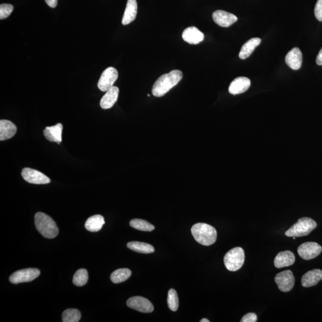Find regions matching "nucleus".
I'll use <instances>...</instances> for the list:
<instances>
[{
	"label": "nucleus",
	"instance_id": "nucleus-1",
	"mask_svg": "<svg viewBox=\"0 0 322 322\" xmlns=\"http://www.w3.org/2000/svg\"><path fill=\"white\" fill-rule=\"evenodd\" d=\"M183 78V72L179 70H173L168 74H163L158 79L152 87V94L157 98L166 95Z\"/></svg>",
	"mask_w": 322,
	"mask_h": 322
},
{
	"label": "nucleus",
	"instance_id": "nucleus-2",
	"mask_svg": "<svg viewBox=\"0 0 322 322\" xmlns=\"http://www.w3.org/2000/svg\"><path fill=\"white\" fill-rule=\"evenodd\" d=\"M191 232L195 241L204 246L215 244L217 237V232L215 227L203 222L193 225Z\"/></svg>",
	"mask_w": 322,
	"mask_h": 322
},
{
	"label": "nucleus",
	"instance_id": "nucleus-3",
	"mask_svg": "<svg viewBox=\"0 0 322 322\" xmlns=\"http://www.w3.org/2000/svg\"><path fill=\"white\" fill-rule=\"evenodd\" d=\"M35 225L37 229L46 238L54 239L58 235L56 224L51 216L43 213L35 215Z\"/></svg>",
	"mask_w": 322,
	"mask_h": 322
},
{
	"label": "nucleus",
	"instance_id": "nucleus-4",
	"mask_svg": "<svg viewBox=\"0 0 322 322\" xmlns=\"http://www.w3.org/2000/svg\"><path fill=\"white\" fill-rule=\"evenodd\" d=\"M316 227L317 224L313 219L309 217L301 218L286 231L285 235L288 237H295V238L307 236Z\"/></svg>",
	"mask_w": 322,
	"mask_h": 322
},
{
	"label": "nucleus",
	"instance_id": "nucleus-5",
	"mask_svg": "<svg viewBox=\"0 0 322 322\" xmlns=\"http://www.w3.org/2000/svg\"><path fill=\"white\" fill-rule=\"evenodd\" d=\"M245 262L244 251L241 247L230 250L225 255L224 263L225 268L230 271H236L242 267Z\"/></svg>",
	"mask_w": 322,
	"mask_h": 322
},
{
	"label": "nucleus",
	"instance_id": "nucleus-6",
	"mask_svg": "<svg viewBox=\"0 0 322 322\" xmlns=\"http://www.w3.org/2000/svg\"><path fill=\"white\" fill-rule=\"evenodd\" d=\"M40 274V271L36 268L23 269V270L16 271L11 274L9 280L13 284L29 282L36 279Z\"/></svg>",
	"mask_w": 322,
	"mask_h": 322
},
{
	"label": "nucleus",
	"instance_id": "nucleus-7",
	"mask_svg": "<svg viewBox=\"0 0 322 322\" xmlns=\"http://www.w3.org/2000/svg\"><path fill=\"white\" fill-rule=\"evenodd\" d=\"M118 77V71L113 67L105 69L98 82V87L102 92H107L112 87Z\"/></svg>",
	"mask_w": 322,
	"mask_h": 322
},
{
	"label": "nucleus",
	"instance_id": "nucleus-8",
	"mask_svg": "<svg viewBox=\"0 0 322 322\" xmlns=\"http://www.w3.org/2000/svg\"><path fill=\"white\" fill-rule=\"evenodd\" d=\"M322 251L321 246L316 242H306L298 248V253L303 259L309 260L317 257Z\"/></svg>",
	"mask_w": 322,
	"mask_h": 322
},
{
	"label": "nucleus",
	"instance_id": "nucleus-9",
	"mask_svg": "<svg viewBox=\"0 0 322 322\" xmlns=\"http://www.w3.org/2000/svg\"><path fill=\"white\" fill-rule=\"evenodd\" d=\"M274 279L278 288L284 292L291 291L294 286L295 277L291 270L280 272L276 274Z\"/></svg>",
	"mask_w": 322,
	"mask_h": 322
},
{
	"label": "nucleus",
	"instance_id": "nucleus-10",
	"mask_svg": "<svg viewBox=\"0 0 322 322\" xmlns=\"http://www.w3.org/2000/svg\"><path fill=\"white\" fill-rule=\"evenodd\" d=\"M22 176L26 181L31 184H45L51 183V179L36 169L25 168L22 169Z\"/></svg>",
	"mask_w": 322,
	"mask_h": 322
},
{
	"label": "nucleus",
	"instance_id": "nucleus-11",
	"mask_svg": "<svg viewBox=\"0 0 322 322\" xmlns=\"http://www.w3.org/2000/svg\"><path fill=\"white\" fill-rule=\"evenodd\" d=\"M127 304L130 308L142 313H151L154 309L151 301L142 297H133L129 298Z\"/></svg>",
	"mask_w": 322,
	"mask_h": 322
},
{
	"label": "nucleus",
	"instance_id": "nucleus-12",
	"mask_svg": "<svg viewBox=\"0 0 322 322\" xmlns=\"http://www.w3.org/2000/svg\"><path fill=\"white\" fill-rule=\"evenodd\" d=\"M213 19L216 24L221 27H229L238 20V17L233 14L223 10H216L213 14Z\"/></svg>",
	"mask_w": 322,
	"mask_h": 322
},
{
	"label": "nucleus",
	"instance_id": "nucleus-13",
	"mask_svg": "<svg viewBox=\"0 0 322 322\" xmlns=\"http://www.w3.org/2000/svg\"><path fill=\"white\" fill-rule=\"evenodd\" d=\"M182 38L184 42L190 45H196L204 40V34L195 26L187 28L183 32Z\"/></svg>",
	"mask_w": 322,
	"mask_h": 322
},
{
	"label": "nucleus",
	"instance_id": "nucleus-14",
	"mask_svg": "<svg viewBox=\"0 0 322 322\" xmlns=\"http://www.w3.org/2000/svg\"><path fill=\"white\" fill-rule=\"evenodd\" d=\"M251 86V81L247 77H238L231 83L229 87V92L231 95H239L247 92Z\"/></svg>",
	"mask_w": 322,
	"mask_h": 322
},
{
	"label": "nucleus",
	"instance_id": "nucleus-15",
	"mask_svg": "<svg viewBox=\"0 0 322 322\" xmlns=\"http://www.w3.org/2000/svg\"><path fill=\"white\" fill-rule=\"evenodd\" d=\"M302 60V53L297 48L292 49L285 57V62L287 65L293 70H298L301 68Z\"/></svg>",
	"mask_w": 322,
	"mask_h": 322
},
{
	"label": "nucleus",
	"instance_id": "nucleus-16",
	"mask_svg": "<svg viewBox=\"0 0 322 322\" xmlns=\"http://www.w3.org/2000/svg\"><path fill=\"white\" fill-rule=\"evenodd\" d=\"M295 261L294 254L289 251L280 252L275 257L274 265L275 267L280 268L288 267L294 264Z\"/></svg>",
	"mask_w": 322,
	"mask_h": 322
},
{
	"label": "nucleus",
	"instance_id": "nucleus-17",
	"mask_svg": "<svg viewBox=\"0 0 322 322\" xmlns=\"http://www.w3.org/2000/svg\"><path fill=\"white\" fill-rule=\"evenodd\" d=\"M119 89L113 86L107 91V93L103 96L101 101V107L102 109H107L112 107L116 101H118Z\"/></svg>",
	"mask_w": 322,
	"mask_h": 322
},
{
	"label": "nucleus",
	"instance_id": "nucleus-18",
	"mask_svg": "<svg viewBox=\"0 0 322 322\" xmlns=\"http://www.w3.org/2000/svg\"><path fill=\"white\" fill-rule=\"evenodd\" d=\"M17 127L12 122L8 120L1 119L0 121V140L4 141L10 139L15 135Z\"/></svg>",
	"mask_w": 322,
	"mask_h": 322
},
{
	"label": "nucleus",
	"instance_id": "nucleus-19",
	"mask_svg": "<svg viewBox=\"0 0 322 322\" xmlns=\"http://www.w3.org/2000/svg\"><path fill=\"white\" fill-rule=\"evenodd\" d=\"M62 130V124L58 123L57 124L52 126V127H47L44 130V135L49 141L55 142L59 145L61 142Z\"/></svg>",
	"mask_w": 322,
	"mask_h": 322
},
{
	"label": "nucleus",
	"instance_id": "nucleus-20",
	"mask_svg": "<svg viewBox=\"0 0 322 322\" xmlns=\"http://www.w3.org/2000/svg\"><path fill=\"white\" fill-rule=\"evenodd\" d=\"M322 279V270L320 269H315L307 272L301 279V284L303 286L311 287L317 285Z\"/></svg>",
	"mask_w": 322,
	"mask_h": 322
},
{
	"label": "nucleus",
	"instance_id": "nucleus-21",
	"mask_svg": "<svg viewBox=\"0 0 322 322\" xmlns=\"http://www.w3.org/2000/svg\"><path fill=\"white\" fill-rule=\"evenodd\" d=\"M137 14L136 0H128L124 15L122 20V25H127L135 20Z\"/></svg>",
	"mask_w": 322,
	"mask_h": 322
},
{
	"label": "nucleus",
	"instance_id": "nucleus-22",
	"mask_svg": "<svg viewBox=\"0 0 322 322\" xmlns=\"http://www.w3.org/2000/svg\"><path fill=\"white\" fill-rule=\"evenodd\" d=\"M262 40L259 38H253L242 46L239 56L241 59L244 60L250 56L254 51L255 49L261 43Z\"/></svg>",
	"mask_w": 322,
	"mask_h": 322
},
{
	"label": "nucleus",
	"instance_id": "nucleus-23",
	"mask_svg": "<svg viewBox=\"0 0 322 322\" xmlns=\"http://www.w3.org/2000/svg\"><path fill=\"white\" fill-rule=\"evenodd\" d=\"M105 223V221L103 216L95 215L87 219L86 223H85V227L90 232H97L102 229Z\"/></svg>",
	"mask_w": 322,
	"mask_h": 322
},
{
	"label": "nucleus",
	"instance_id": "nucleus-24",
	"mask_svg": "<svg viewBox=\"0 0 322 322\" xmlns=\"http://www.w3.org/2000/svg\"><path fill=\"white\" fill-rule=\"evenodd\" d=\"M127 247L131 250L137 252V253L142 254H150L154 253L155 251L153 246L144 242H128Z\"/></svg>",
	"mask_w": 322,
	"mask_h": 322
},
{
	"label": "nucleus",
	"instance_id": "nucleus-25",
	"mask_svg": "<svg viewBox=\"0 0 322 322\" xmlns=\"http://www.w3.org/2000/svg\"><path fill=\"white\" fill-rule=\"evenodd\" d=\"M131 271L128 268H119L111 274L110 279L114 283L125 282L131 276Z\"/></svg>",
	"mask_w": 322,
	"mask_h": 322
},
{
	"label": "nucleus",
	"instance_id": "nucleus-26",
	"mask_svg": "<svg viewBox=\"0 0 322 322\" xmlns=\"http://www.w3.org/2000/svg\"><path fill=\"white\" fill-rule=\"evenodd\" d=\"M131 227L137 230L151 232L155 229V226L147 221L142 219H133L130 222Z\"/></svg>",
	"mask_w": 322,
	"mask_h": 322
},
{
	"label": "nucleus",
	"instance_id": "nucleus-27",
	"mask_svg": "<svg viewBox=\"0 0 322 322\" xmlns=\"http://www.w3.org/2000/svg\"><path fill=\"white\" fill-rule=\"evenodd\" d=\"M81 314L77 309H70L64 310L62 314V322H78L80 321Z\"/></svg>",
	"mask_w": 322,
	"mask_h": 322
},
{
	"label": "nucleus",
	"instance_id": "nucleus-28",
	"mask_svg": "<svg viewBox=\"0 0 322 322\" xmlns=\"http://www.w3.org/2000/svg\"><path fill=\"white\" fill-rule=\"evenodd\" d=\"M89 280V274L86 269L81 268L78 270L73 277V283L75 286H83L87 283Z\"/></svg>",
	"mask_w": 322,
	"mask_h": 322
},
{
	"label": "nucleus",
	"instance_id": "nucleus-29",
	"mask_svg": "<svg viewBox=\"0 0 322 322\" xmlns=\"http://www.w3.org/2000/svg\"><path fill=\"white\" fill-rule=\"evenodd\" d=\"M167 303L169 309L171 311H177L178 306H179V300H178V295L175 289H171L169 290Z\"/></svg>",
	"mask_w": 322,
	"mask_h": 322
},
{
	"label": "nucleus",
	"instance_id": "nucleus-30",
	"mask_svg": "<svg viewBox=\"0 0 322 322\" xmlns=\"http://www.w3.org/2000/svg\"><path fill=\"white\" fill-rule=\"evenodd\" d=\"M13 10V6L9 4H2L0 5V19H5L9 16Z\"/></svg>",
	"mask_w": 322,
	"mask_h": 322
},
{
	"label": "nucleus",
	"instance_id": "nucleus-31",
	"mask_svg": "<svg viewBox=\"0 0 322 322\" xmlns=\"http://www.w3.org/2000/svg\"><path fill=\"white\" fill-rule=\"evenodd\" d=\"M315 14L319 21L322 22V0H318L315 8Z\"/></svg>",
	"mask_w": 322,
	"mask_h": 322
},
{
	"label": "nucleus",
	"instance_id": "nucleus-32",
	"mask_svg": "<svg viewBox=\"0 0 322 322\" xmlns=\"http://www.w3.org/2000/svg\"><path fill=\"white\" fill-rule=\"evenodd\" d=\"M257 321V316L256 313H249L245 315L241 319V322H256Z\"/></svg>",
	"mask_w": 322,
	"mask_h": 322
},
{
	"label": "nucleus",
	"instance_id": "nucleus-33",
	"mask_svg": "<svg viewBox=\"0 0 322 322\" xmlns=\"http://www.w3.org/2000/svg\"><path fill=\"white\" fill-rule=\"evenodd\" d=\"M49 7L55 8L57 6L58 0H45Z\"/></svg>",
	"mask_w": 322,
	"mask_h": 322
},
{
	"label": "nucleus",
	"instance_id": "nucleus-34",
	"mask_svg": "<svg viewBox=\"0 0 322 322\" xmlns=\"http://www.w3.org/2000/svg\"><path fill=\"white\" fill-rule=\"evenodd\" d=\"M316 63L318 65H322V48L319 52L317 58H316Z\"/></svg>",
	"mask_w": 322,
	"mask_h": 322
},
{
	"label": "nucleus",
	"instance_id": "nucleus-35",
	"mask_svg": "<svg viewBox=\"0 0 322 322\" xmlns=\"http://www.w3.org/2000/svg\"><path fill=\"white\" fill-rule=\"evenodd\" d=\"M201 322H210L209 320H208L207 319H203L202 320L200 321Z\"/></svg>",
	"mask_w": 322,
	"mask_h": 322
}]
</instances>
